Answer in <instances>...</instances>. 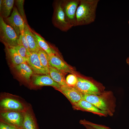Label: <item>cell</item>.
Here are the masks:
<instances>
[{"label": "cell", "mask_w": 129, "mask_h": 129, "mask_svg": "<svg viewBox=\"0 0 129 129\" xmlns=\"http://www.w3.org/2000/svg\"><path fill=\"white\" fill-rule=\"evenodd\" d=\"M19 38L14 30L0 16V39L5 46H14L18 45Z\"/></svg>", "instance_id": "cell-6"}, {"label": "cell", "mask_w": 129, "mask_h": 129, "mask_svg": "<svg viewBox=\"0 0 129 129\" xmlns=\"http://www.w3.org/2000/svg\"></svg>", "instance_id": "cell-32"}, {"label": "cell", "mask_w": 129, "mask_h": 129, "mask_svg": "<svg viewBox=\"0 0 129 129\" xmlns=\"http://www.w3.org/2000/svg\"><path fill=\"white\" fill-rule=\"evenodd\" d=\"M65 80L69 86H73L77 82V77L73 74H70L67 76Z\"/></svg>", "instance_id": "cell-27"}, {"label": "cell", "mask_w": 129, "mask_h": 129, "mask_svg": "<svg viewBox=\"0 0 129 129\" xmlns=\"http://www.w3.org/2000/svg\"><path fill=\"white\" fill-rule=\"evenodd\" d=\"M5 46L6 54L14 67L21 63L27 62L26 59L19 55L12 48L7 46Z\"/></svg>", "instance_id": "cell-18"}, {"label": "cell", "mask_w": 129, "mask_h": 129, "mask_svg": "<svg viewBox=\"0 0 129 129\" xmlns=\"http://www.w3.org/2000/svg\"><path fill=\"white\" fill-rule=\"evenodd\" d=\"M15 0H0V16L6 18L10 15L13 7Z\"/></svg>", "instance_id": "cell-20"}, {"label": "cell", "mask_w": 129, "mask_h": 129, "mask_svg": "<svg viewBox=\"0 0 129 129\" xmlns=\"http://www.w3.org/2000/svg\"><path fill=\"white\" fill-rule=\"evenodd\" d=\"M77 79L73 87L83 94L98 95L105 90V86L99 82L79 77Z\"/></svg>", "instance_id": "cell-4"}, {"label": "cell", "mask_w": 129, "mask_h": 129, "mask_svg": "<svg viewBox=\"0 0 129 129\" xmlns=\"http://www.w3.org/2000/svg\"><path fill=\"white\" fill-rule=\"evenodd\" d=\"M18 129H20V128H19Z\"/></svg>", "instance_id": "cell-31"}, {"label": "cell", "mask_w": 129, "mask_h": 129, "mask_svg": "<svg viewBox=\"0 0 129 129\" xmlns=\"http://www.w3.org/2000/svg\"><path fill=\"white\" fill-rule=\"evenodd\" d=\"M18 45H22L26 49L28 53L30 55L31 53L29 51V48L28 43L26 38L25 33L23 34H21L17 40Z\"/></svg>", "instance_id": "cell-26"}, {"label": "cell", "mask_w": 129, "mask_h": 129, "mask_svg": "<svg viewBox=\"0 0 129 129\" xmlns=\"http://www.w3.org/2000/svg\"><path fill=\"white\" fill-rule=\"evenodd\" d=\"M19 128L14 125L0 121V129H18Z\"/></svg>", "instance_id": "cell-28"}, {"label": "cell", "mask_w": 129, "mask_h": 129, "mask_svg": "<svg viewBox=\"0 0 129 129\" xmlns=\"http://www.w3.org/2000/svg\"><path fill=\"white\" fill-rule=\"evenodd\" d=\"M126 62L129 65V57H128L126 59Z\"/></svg>", "instance_id": "cell-30"}, {"label": "cell", "mask_w": 129, "mask_h": 129, "mask_svg": "<svg viewBox=\"0 0 129 129\" xmlns=\"http://www.w3.org/2000/svg\"><path fill=\"white\" fill-rule=\"evenodd\" d=\"M49 74L52 79L61 86H69L64 78L65 74L61 71L49 66Z\"/></svg>", "instance_id": "cell-19"}, {"label": "cell", "mask_w": 129, "mask_h": 129, "mask_svg": "<svg viewBox=\"0 0 129 129\" xmlns=\"http://www.w3.org/2000/svg\"><path fill=\"white\" fill-rule=\"evenodd\" d=\"M98 0H80L76 14L75 26L89 24L95 20Z\"/></svg>", "instance_id": "cell-2"}, {"label": "cell", "mask_w": 129, "mask_h": 129, "mask_svg": "<svg viewBox=\"0 0 129 129\" xmlns=\"http://www.w3.org/2000/svg\"><path fill=\"white\" fill-rule=\"evenodd\" d=\"M30 104L19 96L6 92H3L0 94V112H23Z\"/></svg>", "instance_id": "cell-3"}, {"label": "cell", "mask_w": 129, "mask_h": 129, "mask_svg": "<svg viewBox=\"0 0 129 129\" xmlns=\"http://www.w3.org/2000/svg\"><path fill=\"white\" fill-rule=\"evenodd\" d=\"M23 63L14 66L17 73L27 83L29 82L33 71L26 63Z\"/></svg>", "instance_id": "cell-17"}, {"label": "cell", "mask_w": 129, "mask_h": 129, "mask_svg": "<svg viewBox=\"0 0 129 129\" xmlns=\"http://www.w3.org/2000/svg\"><path fill=\"white\" fill-rule=\"evenodd\" d=\"M7 46L12 48L19 55L27 61L30 54L28 53L26 48L23 46L18 45L14 46Z\"/></svg>", "instance_id": "cell-23"}, {"label": "cell", "mask_w": 129, "mask_h": 129, "mask_svg": "<svg viewBox=\"0 0 129 129\" xmlns=\"http://www.w3.org/2000/svg\"><path fill=\"white\" fill-rule=\"evenodd\" d=\"M31 85L32 87H35L44 86H51L57 90L61 87L59 84L52 79L48 74L35 76Z\"/></svg>", "instance_id": "cell-13"}, {"label": "cell", "mask_w": 129, "mask_h": 129, "mask_svg": "<svg viewBox=\"0 0 129 129\" xmlns=\"http://www.w3.org/2000/svg\"><path fill=\"white\" fill-rule=\"evenodd\" d=\"M24 120L23 112L17 111L0 112V121L22 129Z\"/></svg>", "instance_id": "cell-9"}, {"label": "cell", "mask_w": 129, "mask_h": 129, "mask_svg": "<svg viewBox=\"0 0 129 129\" xmlns=\"http://www.w3.org/2000/svg\"><path fill=\"white\" fill-rule=\"evenodd\" d=\"M27 62L35 73L38 74H48L41 62L38 53H31Z\"/></svg>", "instance_id": "cell-14"}, {"label": "cell", "mask_w": 129, "mask_h": 129, "mask_svg": "<svg viewBox=\"0 0 129 129\" xmlns=\"http://www.w3.org/2000/svg\"><path fill=\"white\" fill-rule=\"evenodd\" d=\"M38 53L41 62L48 74H49L48 59L49 55L44 51L41 48Z\"/></svg>", "instance_id": "cell-22"}, {"label": "cell", "mask_w": 129, "mask_h": 129, "mask_svg": "<svg viewBox=\"0 0 129 129\" xmlns=\"http://www.w3.org/2000/svg\"><path fill=\"white\" fill-rule=\"evenodd\" d=\"M75 109L91 113L100 117L108 116L106 112L99 109L92 104L84 100H82L73 105Z\"/></svg>", "instance_id": "cell-12"}, {"label": "cell", "mask_w": 129, "mask_h": 129, "mask_svg": "<svg viewBox=\"0 0 129 129\" xmlns=\"http://www.w3.org/2000/svg\"><path fill=\"white\" fill-rule=\"evenodd\" d=\"M4 19L14 30L19 38L21 34L25 33V23L15 6L13 8L11 16Z\"/></svg>", "instance_id": "cell-7"}, {"label": "cell", "mask_w": 129, "mask_h": 129, "mask_svg": "<svg viewBox=\"0 0 129 129\" xmlns=\"http://www.w3.org/2000/svg\"><path fill=\"white\" fill-rule=\"evenodd\" d=\"M86 128V129H96L93 127L86 124H82Z\"/></svg>", "instance_id": "cell-29"}, {"label": "cell", "mask_w": 129, "mask_h": 129, "mask_svg": "<svg viewBox=\"0 0 129 129\" xmlns=\"http://www.w3.org/2000/svg\"><path fill=\"white\" fill-rule=\"evenodd\" d=\"M80 0H61V5L67 22L75 26L76 14Z\"/></svg>", "instance_id": "cell-8"}, {"label": "cell", "mask_w": 129, "mask_h": 129, "mask_svg": "<svg viewBox=\"0 0 129 129\" xmlns=\"http://www.w3.org/2000/svg\"><path fill=\"white\" fill-rule=\"evenodd\" d=\"M48 63L49 66L54 68L64 74L73 72L72 69L56 54L49 56Z\"/></svg>", "instance_id": "cell-15"}, {"label": "cell", "mask_w": 129, "mask_h": 129, "mask_svg": "<svg viewBox=\"0 0 129 129\" xmlns=\"http://www.w3.org/2000/svg\"><path fill=\"white\" fill-rule=\"evenodd\" d=\"M83 100L113 116L115 111L116 99L113 92L105 90L98 95L83 94Z\"/></svg>", "instance_id": "cell-1"}, {"label": "cell", "mask_w": 129, "mask_h": 129, "mask_svg": "<svg viewBox=\"0 0 129 129\" xmlns=\"http://www.w3.org/2000/svg\"><path fill=\"white\" fill-rule=\"evenodd\" d=\"M53 12L52 22L54 26L61 31L67 32L73 27L67 21L61 5V0H55L52 4Z\"/></svg>", "instance_id": "cell-5"}, {"label": "cell", "mask_w": 129, "mask_h": 129, "mask_svg": "<svg viewBox=\"0 0 129 129\" xmlns=\"http://www.w3.org/2000/svg\"><path fill=\"white\" fill-rule=\"evenodd\" d=\"M57 90L63 93L73 105L83 99V94L73 86H61L60 88Z\"/></svg>", "instance_id": "cell-10"}, {"label": "cell", "mask_w": 129, "mask_h": 129, "mask_svg": "<svg viewBox=\"0 0 129 129\" xmlns=\"http://www.w3.org/2000/svg\"><path fill=\"white\" fill-rule=\"evenodd\" d=\"M23 113L24 120L21 129H39L31 105L30 104Z\"/></svg>", "instance_id": "cell-11"}, {"label": "cell", "mask_w": 129, "mask_h": 129, "mask_svg": "<svg viewBox=\"0 0 129 129\" xmlns=\"http://www.w3.org/2000/svg\"><path fill=\"white\" fill-rule=\"evenodd\" d=\"M25 33L30 53H38L41 48L39 46L37 39L32 29L28 24L25 23Z\"/></svg>", "instance_id": "cell-16"}, {"label": "cell", "mask_w": 129, "mask_h": 129, "mask_svg": "<svg viewBox=\"0 0 129 129\" xmlns=\"http://www.w3.org/2000/svg\"><path fill=\"white\" fill-rule=\"evenodd\" d=\"M32 31L37 39L39 46L41 48L46 52L49 56L56 54V51L43 37L33 30Z\"/></svg>", "instance_id": "cell-21"}, {"label": "cell", "mask_w": 129, "mask_h": 129, "mask_svg": "<svg viewBox=\"0 0 129 129\" xmlns=\"http://www.w3.org/2000/svg\"><path fill=\"white\" fill-rule=\"evenodd\" d=\"M24 0H15V3L18 11L23 19L25 23L27 24L24 9Z\"/></svg>", "instance_id": "cell-24"}, {"label": "cell", "mask_w": 129, "mask_h": 129, "mask_svg": "<svg viewBox=\"0 0 129 129\" xmlns=\"http://www.w3.org/2000/svg\"><path fill=\"white\" fill-rule=\"evenodd\" d=\"M80 123L81 124H86L89 125L96 129H112L105 125L94 123L85 119L81 120Z\"/></svg>", "instance_id": "cell-25"}]
</instances>
